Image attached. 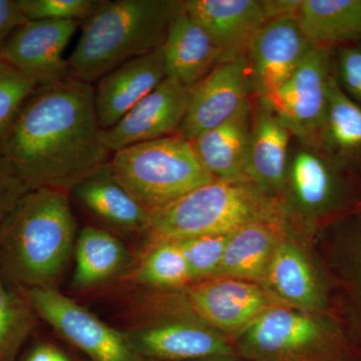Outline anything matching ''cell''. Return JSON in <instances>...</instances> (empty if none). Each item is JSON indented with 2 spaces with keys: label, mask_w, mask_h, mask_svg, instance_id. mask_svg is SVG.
Returning <instances> with one entry per match:
<instances>
[{
  "label": "cell",
  "mask_w": 361,
  "mask_h": 361,
  "mask_svg": "<svg viewBox=\"0 0 361 361\" xmlns=\"http://www.w3.org/2000/svg\"><path fill=\"white\" fill-rule=\"evenodd\" d=\"M94 85L68 77L28 97L0 146L30 189L71 192L101 172L113 153L102 141Z\"/></svg>",
  "instance_id": "cell-1"
},
{
  "label": "cell",
  "mask_w": 361,
  "mask_h": 361,
  "mask_svg": "<svg viewBox=\"0 0 361 361\" xmlns=\"http://www.w3.org/2000/svg\"><path fill=\"white\" fill-rule=\"evenodd\" d=\"M70 192L37 188L0 229V270L21 288L54 287L77 242Z\"/></svg>",
  "instance_id": "cell-2"
},
{
  "label": "cell",
  "mask_w": 361,
  "mask_h": 361,
  "mask_svg": "<svg viewBox=\"0 0 361 361\" xmlns=\"http://www.w3.org/2000/svg\"><path fill=\"white\" fill-rule=\"evenodd\" d=\"M183 11L179 0H103L80 25V39L68 59L71 77L92 85L123 63L158 51Z\"/></svg>",
  "instance_id": "cell-3"
},
{
  "label": "cell",
  "mask_w": 361,
  "mask_h": 361,
  "mask_svg": "<svg viewBox=\"0 0 361 361\" xmlns=\"http://www.w3.org/2000/svg\"><path fill=\"white\" fill-rule=\"evenodd\" d=\"M289 216L284 202L268 196L248 180H214L149 212L153 240L227 235L258 221Z\"/></svg>",
  "instance_id": "cell-4"
},
{
  "label": "cell",
  "mask_w": 361,
  "mask_h": 361,
  "mask_svg": "<svg viewBox=\"0 0 361 361\" xmlns=\"http://www.w3.org/2000/svg\"><path fill=\"white\" fill-rule=\"evenodd\" d=\"M139 302L140 310L151 318L149 322L180 319L201 323L233 343L266 311L286 305L262 285L228 277L174 290H152Z\"/></svg>",
  "instance_id": "cell-5"
},
{
  "label": "cell",
  "mask_w": 361,
  "mask_h": 361,
  "mask_svg": "<svg viewBox=\"0 0 361 361\" xmlns=\"http://www.w3.org/2000/svg\"><path fill=\"white\" fill-rule=\"evenodd\" d=\"M245 361H341L355 355L343 324L331 311L271 308L234 342Z\"/></svg>",
  "instance_id": "cell-6"
},
{
  "label": "cell",
  "mask_w": 361,
  "mask_h": 361,
  "mask_svg": "<svg viewBox=\"0 0 361 361\" xmlns=\"http://www.w3.org/2000/svg\"><path fill=\"white\" fill-rule=\"evenodd\" d=\"M111 167L121 186L149 212L215 180L191 141L179 134L116 151Z\"/></svg>",
  "instance_id": "cell-7"
},
{
  "label": "cell",
  "mask_w": 361,
  "mask_h": 361,
  "mask_svg": "<svg viewBox=\"0 0 361 361\" xmlns=\"http://www.w3.org/2000/svg\"><path fill=\"white\" fill-rule=\"evenodd\" d=\"M334 73V49L314 47L282 87L258 103L267 106L303 146L320 151Z\"/></svg>",
  "instance_id": "cell-8"
},
{
  "label": "cell",
  "mask_w": 361,
  "mask_h": 361,
  "mask_svg": "<svg viewBox=\"0 0 361 361\" xmlns=\"http://www.w3.org/2000/svg\"><path fill=\"white\" fill-rule=\"evenodd\" d=\"M18 289L35 313L92 361H145L133 349L126 332L109 326L58 289Z\"/></svg>",
  "instance_id": "cell-9"
},
{
  "label": "cell",
  "mask_w": 361,
  "mask_h": 361,
  "mask_svg": "<svg viewBox=\"0 0 361 361\" xmlns=\"http://www.w3.org/2000/svg\"><path fill=\"white\" fill-rule=\"evenodd\" d=\"M344 170L319 149L303 146L289 157L283 202L291 214L315 225L341 215L351 205Z\"/></svg>",
  "instance_id": "cell-10"
},
{
  "label": "cell",
  "mask_w": 361,
  "mask_h": 361,
  "mask_svg": "<svg viewBox=\"0 0 361 361\" xmlns=\"http://www.w3.org/2000/svg\"><path fill=\"white\" fill-rule=\"evenodd\" d=\"M82 23L77 20H26L0 51V59L32 78L39 87L71 77L63 58Z\"/></svg>",
  "instance_id": "cell-11"
},
{
  "label": "cell",
  "mask_w": 361,
  "mask_h": 361,
  "mask_svg": "<svg viewBox=\"0 0 361 361\" xmlns=\"http://www.w3.org/2000/svg\"><path fill=\"white\" fill-rule=\"evenodd\" d=\"M252 94L246 56L221 61L192 89L178 134L192 141L202 133L228 122L250 104Z\"/></svg>",
  "instance_id": "cell-12"
},
{
  "label": "cell",
  "mask_w": 361,
  "mask_h": 361,
  "mask_svg": "<svg viewBox=\"0 0 361 361\" xmlns=\"http://www.w3.org/2000/svg\"><path fill=\"white\" fill-rule=\"evenodd\" d=\"M145 361H198L238 356L227 337L201 323L167 319L149 322L126 332Z\"/></svg>",
  "instance_id": "cell-13"
},
{
  "label": "cell",
  "mask_w": 361,
  "mask_h": 361,
  "mask_svg": "<svg viewBox=\"0 0 361 361\" xmlns=\"http://www.w3.org/2000/svg\"><path fill=\"white\" fill-rule=\"evenodd\" d=\"M299 27L296 16L268 20L247 52L253 94L259 99L282 87L314 49Z\"/></svg>",
  "instance_id": "cell-14"
},
{
  "label": "cell",
  "mask_w": 361,
  "mask_h": 361,
  "mask_svg": "<svg viewBox=\"0 0 361 361\" xmlns=\"http://www.w3.org/2000/svg\"><path fill=\"white\" fill-rule=\"evenodd\" d=\"M191 90L168 75L114 127L102 130L104 146L115 153L134 145L178 134L186 116Z\"/></svg>",
  "instance_id": "cell-15"
},
{
  "label": "cell",
  "mask_w": 361,
  "mask_h": 361,
  "mask_svg": "<svg viewBox=\"0 0 361 361\" xmlns=\"http://www.w3.org/2000/svg\"><path fill=\"white\" fill-rule=\"evenodd\" d=\"M262 286L292 307L330 311L324 277L291 231L277 246Z\"/></svg>",
  "instance_id": "cell-16"
},
{
  "label": "cell",
  "mask_w": 361,
  "mask_h": 361,
  "mask_svg": "<svg viewBox=\"0 0 361 361\" xmlns=\"http://www.w3.org/2000/svg\"><path fill=\"white\" fill-rule=\"evenodd\" d=\"M168 77L161 47L132 59L94 85V106L102 130L111 129Z\"/></svg>",
  "instance_id": "cell-17"
},
{
  "label": "cell",
  "mask_w": 361,
  "mask_h": 361,
  "mask_svg": "<svg viewBox=\"0 0 361 361\" xmlns=\"http://www.w3.org/2000/svg\"><path fill=\"white\" fill-rule=\"evenodd\" d=\"M184 9L208 33L224 61L246 56L268 21L260 0H186Z\"/></svg>",
  "instance_id": "cell-18"
},
{
  "label": "cell",
  "mask_w": 361,
  "mask_h": 361,
  "mask_svg": "<svg viewBox=\"0 0 361 361\" xmlns=\"http://www.w3.org/2000/svg\"><path fill=\"white\" fill-rule=\"evenodd\" d=\"M291 134L263 104L252 115L245 157L247 180L260 191L283 201Z\"/></svg>",
  "instance_id": "cell-19"
},
{
  "label": "cell",
  "mask_w": 361,
  "mask_h": 361,
  "mask_svg": "<svg viewBox=\"0 0 361 361\" xmlns=\"http://www.w3.org/2000/svg\"><path fill=\"white\" fill-rule=\"evenodd\" d=\"M289 221V216L261 220L232 233L216 278H235L262 285L277 246L291 231Z\"/></svg>",
  "instance_id": "cell-20"
},
{
  "label": "cell",
  "mask_w": 361,
  "mask_h": 361,
  "mask_svg": "<svg viewBox=\"0 0 361 361\" xmlns=\"http://www.w3.org/2000/svg\"><path fill=\"white\" fill-rule=\"evenodd\" d=\"M82 208L111 229L125 233H149L147 210L116 180L111 164L71 190Z\"/></svg>",
  "instance_id": "cell-21"
},
{
  "label": "cell",
  "mask_w": 361,
  "mask_h": 361,
  "mask_svg": "<svg viewBox=\"0 0 361 361\" xmlns=\"http://www.w3.org/2000/svg\"><path fill=\"white\" fill-rule=\"evenodd\" d=\"M161 51L168 75L190 90L224 61L222 51L185 9L171 25Z\"/></svg>",
  "instance_id": "cell-22"
},
{
  "label": "cell",
  "mask_w": 361,
  "mask_h": 361,
  "mask_svg": "<svg viewBox=\"0 0 361 361\" xmlns=\"http://www.w3.org/2000/svg\"><path fill=\"white\" fill-rule=\"evenodd\" d=\"M252 115L250 104L231 120L192 140L199 160L214 179L247 180L244 167Z\"/></svg>",
  "instance_id": "cell-23"
},
{
  "label": "cell",
  "mask_w": 361,
  "mask_h": 361,
  "mask_svg": "<svg viewBox=\"0 0 361 361\" xmlns=\"http://www.w3.org/2000/svg\"><path fill=\"white\" fill-rule=\"evenodd\" d=\"M296 20L315 47L334 49L361 40V0H302Z\"/></svg>",
  "instance_id": "cell-24"
},
{
  "label": "cell",
  "mask_w": 361,
  "mask_h": 361,
  "mask_svg": "<svg viewBox=\"0 0 361 361\" xmlns=\"http://www.w3.org/2000/svg\"><path fill=\"white\" fill-rule=\"evenodd\" d=\"M320 151L344 171L361 161V106L342 90L336 73L329 82Z\"/></svg>",
  "instance_id": "cell-25"
},
{
  "label": "cell",
  "mask_w": 361,
  "mask_h": 361,
  "mask_svg": "<svg viewBox=\"0 0 361 361\" xmlns=\"http://www.w3.org/2000/svg\"><path fill=\"white\" fill-rule=\"evenodd\" d=\"M73 287L87 289L115 276L127 265L129 252L115 235L94 226L78 234Z\"/></svg>",
  "instance_id": "cell-26"
},
{
  "label": "cell",
  "mask_w": 361,
  "mask_h": 361,
  "mask_svg": "<svg viewBox=\"0 0 361 361\" xmlns=\"http://www.w3.org/2000/svg\"><path fill=\"white\" fill-rule=\"evenodd\" d=\"M148 251L129 275L130 281L152 290H174L193 284L177 240L152 239Z\"/></svg>",
  "instance_id": "cell-27"
},
{
  "label": "cell",
  "mask_w": 361,
  "mask_h": 361,
  "mask_svg": "<svg viewBox=\"0 0 361 361\" xmlns=\"http://www.w3.org/2000/svg\"><path fill=\"white\" fill-rule=\"evenodd\" d=\"M35 311L20 291L0 281V361H11L30 336Z\"/></svg>",
  "instance_id": "cell-28"
},
{
  "label": "cell",
  "mask_w": 361,
  "mask_h": 361,
  "mask_svg": "<svg viewBox=\"0 0 361 361\" xmlns=\"http://www.w3.org/2000/svg\"><path fill=\"white\" fill-rule=\"evenodd\" d=\"M336 261L348 298L349 316L361 339V227L343 235L337 244Z\"/></svg>",
  "instance_id": "cell-29"
},
{
  "label": "cell",
  "mask_w": 361,
  "mask_h": 361,
  "mask_svg": "<svg viewBox=\"0 0 361 361\" xmlns=\"http://www.w3.org/2000/svg\"><path fill=\"white\" fill-rule=\"evenodd\" d=\"M39 85L0 59V146Z\"/></svg>",
  "instance_id": "cell-30"
},
{
  "label": "cell",
  "mask_w": 361,
  "mask_h": 361,
  "mask_svg": "<svg viewBox=\"0 0 361 361\" xmlns=\"http://www.w3.org/2000/svg\"><path fill=\"white\" fill-rule=\"evenodd\" d=\"M230 235H207L177 240L186 258L193 283L217 276Z\"/></svg>",
  "instance_id": "cell-31"
},
{
  "label": "cell",
  "mask_w": 361,
  "mask_h": 361,
  "mask_svg": "<svg viewBox=\"0 0 361 361\" xmlns=\"http://www.w3.org/2000/svg\"><path fill=\"white\" fill-rule=\"evenodd\" d=\"M103 0H18L27 20H77L89 18Z\"/></svg>",
  "instance_id": "cell-32"
},
{
  "label": "cell",
  "mask_w": 361,
  "mask_h": 361,
  "mask_svg": "<svg viewBox=\"0 0 361 361\" xmlns=\"http://www.w3.org/2000/svg\"><path fill=\"white\" fill-rule=\"evenodd\" d=\"M334 73L342 90L361 106L360 45H342L334 58Z\"/></svg>",
  "instance_id": "cell-33"
},
{
  "label": "cell",
  "mask_w": 361,
  "mask_h": 361,
  "mask_svg": "<svg viewBox=\"0 0 361 361\" xmlns=\"http://www.w3.org/2000/svg\"><path fill=\"white\" fill-rule=\"evenodd\" d=\"M30 190L11 161L0 153V229Z\"/></svg>",
  "instance_id": "cell-34"
},
{
  "label": "cell",
  "mask_w": 361,
  "mask_h": 361,
  "mask_svg": "<svg viewBox=\"0 0 361 361\" xmlns=\"http://www.w3.org/2000/svg\"><path fill=\"white\" fill-rule=\"evenodd\" d=\"M26 20L18 0H0V51L14 30Z\"/></svg>",
  "instance_id": "cell-35"
},
{
  "label": "cell",
  "mask_w": 361,
  "mask_h": 361,
  "mask_svg": "<svg viewBox=\"0 0 361 361\" xmlns=\"http://www.w3.org/2000/svg\"><path fill=\"white\" fill-rule=\"evenodd\" d=\"M302 0H262L263 9L267 20L285 16H296Z\"/></svg>",
  "instance_id": "cell-36"
},
{
  "label": "cell",
  "mask_w": 361,
  "mask_h": 361,
  "mask_svg": "<svg viewBox=\"0 0 361 361\" xmlns=\"http://www.w3.org/2000/svg\"><path fill=\"white\" fill-rule=\"evenodd\" d=\"M25 361H71L56 346L49 343L35 346L25 356Z\"/></svg>",
  "instance_id": "cell-37"
},
{
  "label": "cell",
  "mask_w": 361,
  "mask_h": 361,
  "mask_svg": "<svg viewBox=\"0 0 361 361\" xmlns=\"http://www.w3.org/2000/svg\"><path fill=\"white\" fill-rule=\"evenodd\" d=\"M198 361H245L242 360L239 356H231V357H219V358H211V360H204Z\"/></svg>",
  "instance_id": "cell-38"
},
{
  "label": "cell",
  "mask_w": 361,
  "mask_h": 361,
  "mask_svg": "<svg viewBox=\"0 0 361 361\" xmlns=\"http://www.w3.org/2000/svg\"><path fill=\"white\" fill-rule=\"evenodd\" d=\"M341 361H361V358L356 357L355 355L349 356V357L344 358Z\"/></svg>",
  "instance_id": "cell-39"
}]
</instances>
